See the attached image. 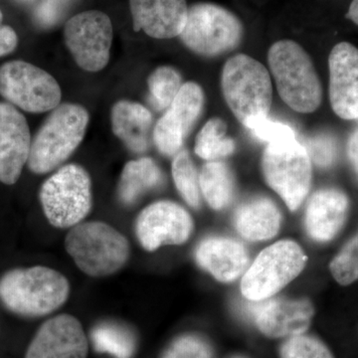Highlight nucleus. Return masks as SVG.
Wrapping results in <instances>:
<instances>
[{"label": "nucleus", "mask_w": 358, "mask_h": 358, "mask_svg": "<svg viewBox=\"0 0 358 358\" xmlns=\"http://www.w3.org/2000/svg\"><path fill=\"white\" fill-rule=\"evenodd\" d=\"M221 87L231 112L246 128L267 119L273 90L262 63L245 54L233 56L224 65Z\"/></svg>", "instance_id": "f257e3e1"}, {"label": "nucleus", "mask_w": 358, "mask_h": 358, "mask_svg": "<svg viewBox=\"0 0 358 358\" xmlns=\"http://www.w3.org/2000/svg\"><path fill=\"white\" fill-rule=\"evenodd\" d=\"M268 62L282 100L292 110L310 114L319 109L322 88L312 59L292 40H280L268 49Z\"/></svg>", "instance_id": "f03ea898"}, {"label": "nucleus", "mask_w": 358, "mask_h": 358, "mask_svg": "<svg viewBox=\"0 0 358 358\" xmlns=\"http://www.w3.org/2000/svg\"><path fill=\"white\" fill-rule=\"evenodd\" d=\"M70 285L53 268L33 267L7 273L0 280V299L9 310L20 315H48L67 301Z\"/></svg>", "instance_id": "7ed1b4c3"}, {"label": "nucleus", "mask_w": 358, "mask_h": 358, "mask_svg": "<svg viewBox=\"0 0 358 358\" xmlns=\"http://www.w3.org/2000/svg\"><path fill=\"white\" fill-rule=\"evenodd\" d=\"M88 124V112L81 106L59 105L31 143L29 169L34 173H47L63 164L83 141Z\"/></svg>", "instance_id": "20e7f679"}, {"label": "nucleus", "mask_w": 358, "mask_h": 358, "mask_svg": "<svg viewBox=\"0 0 358 358\" xmlns=\"http://www.w3.org/2000/svg\"><path fill=\"white\" fill-rule=\"evenodd\" d=\"M65 248L77 267L91 277H106L121 270L129 257L127 238L103 222L73 226L65 239Z\"/></svg>", "instance_id": "39448f33"}, {"label": "nucleus", "mask_w": 358, "mask_h": 358, "mask_svg": "<svg viewBox=\"0 0 358 358\" xmlns=\"http://www.w3.org/2000/svg\"><path fill=\"white\" fill-rule=\"evenodd\" d=\"M243 35L244 26L234 13L218 4L200 2L188 7L179 37L194 53L214 57L234 50Z\"/></svg>", "instance_id": "423d86ee"}, {"label": "nucleus", "mask_w": 358, "mask_h": 358, "mask_svg": "<svg viewBox=\"0 0 358 358\" xmlns=\"http://www.w3.org/2000/svg\"><path fill=\"white\" fill-rule=\"evenodd\" d=\"M307 256L291 240L275 242L264 249L243 275L241 292L251 301L271 298L301 274Z\"/></svg>", "instance_id": "0eeeda50"}, {"label": "nucleus", "mask_w": 358, "mask_h": 358, "mask_svg": "<svg viewBox=\"0 0 358 358\" xmlns=\"http://www.w3.org/2000/svg\"><path fill=\"white\" fill-rule=\"evenodd\" d=\"M263 173L289 210L301 206L310 192L312 162L307 148L294 140L268 145L263 155Z\"/></svg>", "instance_id": "6e6552de"}, {"label": "nucleus", "mask_w": 358, "mask_h": 358, "mask_svg": "<svg viewBox=\"0 0 358 358\" xmlns=\"http://www.w3.org/2000/svg\"><path fill=\"white\" fill-rule=\"evenodd\" d=\"M89 173L77 164H68L45 181L40 201L52 225L69 228L86 217L92 207Z\"/></svg>", "instance_id": "1a4fd4ad"}, {"label": "nucleus", "mask_w": 358, "mask_h": 358, "mask_svg": "<svg viewBox=\"0 0 358 358\" xmlns=\"http://www.w3.org/2000/svg\"><path fill=\"white\" fill-rule=\"evenodd\" d=\"M0 94L29 113L56 109L61 101V89L55 78L23 61H11L0 67Z\"/></svg>", "instance_id": "9d476101"}, {"label": "nucleus", "mask_w": 358, "mask_h": 358, "mask_svg": "<svg viewBox=\"0 0 358 358\" xmlns=\"http://www.w3.org/2000/svg\"><path fill=\"white\" fill-rule=\"evenodd\" d=\"M64 35L82 69L98 72L107 66L113 42L112 21L107 14L96 10L77 14L66 23Z\"/></svg>", "instance_id": "9b49d317"}, {"label": "nucleus", "mask_w": 358, "mask_h": 358, "mask_svg": "<svg viewBox=\"0 0 358 358\" xmlns=\"http://www.w3.org/2000/svg\"><path fill=\"white\" fill-rule=\"evenodd\" d=\"M204 106L203 90L194 82L183 84L169 109L155 124L154 141L160 152L176 155L199 120Z\"/></svg>", "instance_id": "f8f14e48"}, {"label": "nucleus", "mask_w": 358, "mask_h": 358, "mask_svg": "<svg viewBox=\"0 0 358 358\" xmlns=\"http://www.w3.org/2000/svg\"><path fill=\"white\" fill-rule=\"evenodd\" d=\"M192 216L173 201H159L143 209L136 219V233L141 246L155 251L164 245L185 243L192 235Z\"/></svg>", "instance_id": "ddd939ff"}, {"label": "nucleus", "mask_w": 358, "mask_h": 358, "mask_svg": "<svg viewBox=\"0 0 358 358\" xmlns=\"http://www.w3.org/2000/svg\"><path fill=\"white\" fill-rule=\"evenodd\" d=\"M247 313L259 331L268 338H293L308 331L315 308L306 299L268 298L252 301L247 306Z\"/></svg>", "instance_id": "4468645a"}, {"label": "nucleus", "mask_w": 358, "mask_h": 358, "mask_svg": "<svg viewBox=\"0 0 358 358\" xmlns=\"http://www.w3.org/2000/svg\"><path fill=\"white\" fill-rule=\"evenodd\" d=\"M329 101L343 120H358V49L341 42L329 54Z\"/></svg>", "instance_id": "2eb2a0df"}, {"label": "nucleus", "mask_w": 358, "mask_h": 358, "mask_svg": "<svg viewBox=\"0 0 358 358\" xmlns=\"http://www.w3.org/2000/svg\"><path fill=\"white\" fill-rule=\"evenodd\" d=\"M87 353L88 343L79 320L60 315L40 327L25 358H86Z\"/></svg>", "instance_id": "dca6fc26"}, {"label": "nucleus", "mask_w": 358, "mask_h": 358, "mask_svg": "<svg viewBox=\"0 0 358 358\" xmlns=\"http://www.w3.org/2000/svg\"><path fill=\"white\" fill-rule=\"evenodd\" d=\"M31 138L24 115L0 103V181L13 185L29 157Z\"/></svg>", "instance_id": "f3484780"}, {"label": "nucleus", "mask_w": 358, "mask_h": 358, "mask_svg": "<svg viewBox=\"0 0 358 358\" xmlns=\"http://www.w3.org/2000/svg\"><path fill=\"white\" fill-rule=\"evenodd\" d=\"M134 28L157 39L179 36L187 20L186 0H129Z\"/></svg>", "instance_id": "a211bd4d"}, {"label": "nucleus", "mask_w": 358, "mask_h": 358, "mask_svg": "<svg viewBox=\"0 0 358 358\" xmlns=\"http://www.w3.org/2000/svg\"><path fill=\"white\" fill-rule=\"evenodd\" d=\"M200 267L223 282L235 281L249 267L250 257L244 245L232 238H205L195 250Z\"/></svg>", "instance_id": "6ab92c4d"}, {"label": "nucleus", "mask_w": 358, "mask_h": 358, "mask_svg": "<svg viewBox=\"0 0 358 358\" xmlns=\"http://www.w3.org/2000/svg\"><path fill=\"white\" fill-rule=\"evenodd\" d=\"M350 201L345 193L336 188H324L315 193L306 210V229L312 239L329 242L343 228Z\"/></svg>", "instance_id": "aec40b11"}, {"label": "nucleus", "mask_w": 358, "mask_h": 358, "mask_svg": "<svg viewBox=\"0 0 358 358\" xmlns=\"http://www.w3.org/2000/svg\"><path fill=\"white\" fill-rule=\"evenodd\" d=\"M281 212L267 197H255L244 202L235 212V227L248 241H265L277 235L281 226Z\"/></svg>", "instance_id": "412c9836"}, {"label": "nucleus", "mask_w": 358, "mask_h": 358, "mask_svg": "<svg viewBox=\"0 0 358 358\" xmlns=\"http://www.w3.org/2000/svg\"><path fill=\"white\" fill-rule=\"evenodd\" d=\"M152 124V114L141 103L120 101L113 107V131L134 152L148 150Z\"/></svg>", "instance_id": "4be33fe9"}, {"label": "nucleus", "mask_w": 358, "mask_h": 358, "mask_svg": "<svg viewBox=\"0 0 358 358\" xmlns=\"http://www.w3.org/2000/svg\"><path fill=\"white\" fill-rule=\"evenodd\" d=\"M162 182V171L154 160L148 157L131 160L124 166L120 179V199L124 204H133Z\"/></svg>", "instance_id": "5701e85b"}, {"label": "nucleus", "mask_w": 358, "mask_h": 358, "mask_svg": "<svg viewBox=\"0 0 358 358\" xmlns=\"http://www.w3.org/2000/svg\"><path fill=\"white\" fill-rule=\"evenodd\" d=\"M200 192L212 208L221 210L232 201L234 179L224 162H209L199 174Z\"/></svg>", "instance_id": "b1692460"}, {"label": "nucleus", "mask_w": 358, "mask_h": 358, "mask_svg": "<svg viewBox=\"0 0 358 358\" xmlns=\"http://www.w3.org/2000/svg\"><path fill=\"white\" fill-rule=\"evenodd\" d=\"M195 154L201 159L215 162L232 155L235 143L227 136V126L218 117L209 120L195 141Z\"/></svg>", "instance_id": "393cba45"}, {"label": "nucleus", "mask_w": 358, "mask_h": 358, "mask_svg": "<svg viewBox=\"0 0 358 358\" xmlns=\"http://www.w3.org/2000/svg\"><path fill=\"white\" fill-rule=\"evenodd\" d=\"M171 171L179 194L192 208H199L201 204L199 174L187 150H180L174 155Z\"/></svg>", "instance_id": "a878e982"}, {"label": "nucleus", "mask_w": 358, "mask_h": 358, "mask_svg": "<svg viewBox=\"0 0 358 358\" xmlns=\"http://www.w3.org/2000/svg\"><path fill=\"white\" fill-rule=\"evenodd\" d=\"M92 339L98 352L110 353L115 358H131L134 352L133 336L124 327L115 324L96 327Z\"/></svg>", "instance_id": "bb28decb"}, {"label": "nucleus", "mask_w": 358, "mask_h": 358, "mask_svg": "<svg viewBox=\"0 0 358 358\" xmlns=\"http://www.w3.org/2000/svg\"><path fill=\"white\" fill-rule=\"evenodd\" d=\"M182 87L179 73L169 66H162L148 78V89L152 103L159 110H167Z\"/></svg>", "instance_id": "cd10ccee"}, {"label": "nucleus", "mask_w": 358, "mask_h": 358, "mask_svg": "<svg viewBox=\"0 0 358 358\" xmlns=\"http://www.w3.org/2000/svg\"><path fill=\"white\" fill-rule=\"evenodd\" d=\"M331 275L343 286L352 284L358 279V232L346 242L329 264Z\"/></svg>", "instance_id": "c85d7f7f"}, {"label": "nucleus", "mask_w": 358, "mask_h": 358, "mask_svg": "<svg viewBox=\"0 0 358 358\" xmlns=\"http://www.w3.org/2000/svg\"><path fill=\"white\" fill-rule=\"evenodd\" d=\"M281 358H334L320 339L308 336L289 338L281 348Z\"/></svg>", "instance_id": "c756f323"}, {"label": "nucleus", "mask_w": 358, "mask_h": 358, "mask_svg": "<svg viewBox=\"0 0 358 358\" xmlns=\"http://www.w3.org/2000/svg\"><path fill=\"white\" fill-rule=\"evenodd\" d=\"M164 358H211L210 346L199 336H181L169 346Z\"/></svg>", "instance_id": "7c9ffc66"}, {"label": "nucleus", "mask_w": 358, "mask_h": 358, "mask_svg": "<svg viewBox=\"0 0 358 358\" xmlns=\"http://www.w3.org/2000/svg\"><path fill=\"white\" fill-rule=\"evenodd\" d=\"M310 160L320 167L333 166L338 157V147L333 136L329 134H319L308 138L305 143Z\"/></svg>", "instance_id": "2f4dec72"}, {"label": "nucleus", "mask_w": 358, "mask_h": 358, "mask_svg": "<svg viewBox=\"0 0 358 358\" xmlns=\"http://www.w3.org/2000/svg\"><path fill=\"white\" fill-rule=\"evenodd\" d=\"M251 131L256 138H260L261 141H267L268 145L296 138V133L288 124L271 121L268 117L254 124L252 127Z\"/></svg>", "instance_id": "473e14b6"}, {"label": "nucleus", "mask_w": 358, "mask_h": 358, "mask_svg": "<svg viewBox=\"0 0 358 358\" xmlns=\"http://www.w3.org/2000/svg\"><path fill=\"white\" fill-rule=\"evenodd\" d=\"M71 0H41L35 17L40 25L51 26L57 22Z\"/></svg>", "instance_id": "72a5a7b5"}, {"label": "nucleus", "mask_w": 358, "mask_h": 358, "mask_svg": "<svg viewBox=\"0 0 358 358\" xmlns=\"http://www.w3.org/2000/svg\"><path fill=\"white\" fill-rule=\"evenodd\" d=\"M17 35L10 26H0V56L10 53L17 46Z\"/></svg>", "instance_id": "f704fd0d"}, {"label": "nucleus", "mask_w": 358, "mask_h": 358, "mask_svg": "<svg viewBox=\"0 0 358 358\" xmlns=\"http://www.w3.org/2000/svg\"><path fill=\"white\" fill-rule=\"evenodd\" d=\"M348 155L350 164L358 176V129L348 140Z\"/></svg>", "instance_id": "c9c22d12"}, {"label": "nucleus", "mask_w": 358, "mask_h": 358, "mask_svg": "<svg viewBox=\"0 0 358 358\" xmlns=\"http://www.w3.org/2000/svg\"><path fill=\"white\" fill-rule=\"evenodd\" d=\"M346 17L358 26V0H353L346 13Z\"/></svg>", "instance_id": "e433bc0d"}, {"label": "nucleus", "mask_w": 358, "mask_h": 358, "mask_svg": "<svg viewBox=\"0 0 358 358\" xmlns=\"http://www.w3.org/2000/svg\"><path fill=\"white\" fill-rule=\"evenodd\" d=\"M1 22H2V13H1V11H0V26H1Z\"/></svg>", "instance_id": "4c0bfd02"}, {"label": "nucleus", "mask_w": 358, "mask_h": 358, "mask_svg": "<svg viewBox=\"0 0 358 358\" xmlns=\"http://www.w3.org/2000/svg\"><path fill=\"white\" fill-rule=\"evenodd\" d=\"M21 1H24V2H33V1H35V0H21Z\"/></svg>", "instance_id": "58836bf2"}]
</instances>
